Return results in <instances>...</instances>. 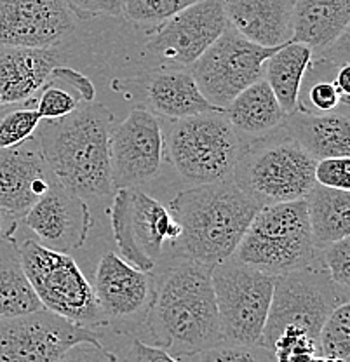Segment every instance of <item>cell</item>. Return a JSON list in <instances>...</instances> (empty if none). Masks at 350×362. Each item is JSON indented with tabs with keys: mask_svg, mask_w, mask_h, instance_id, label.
Returning a JSON list of instances; mask_svg holds the SVG:
<instances>
[{
	"mask_svg": "<svg viewBox=\"0 0 350 362\" xmlns=\"http://www.w3.org/2000/svg\"><path fill=\"white\" fill-rule=\"evenodd\" d=\"M138 339L180 359L221 341L211 267L178 255L153 277Z\"/></svg>",
	"mask_w": 350,
	"mask_h": 362,
	"instance_id": "1",
	"label": "cell"
},
{
	"mask_svg": "<svg viewBox=\"0 0 350 362\" xmlns=\"http://www.w3.org/2000/svg\"><path fill=\"white\" fill-rule=\"evenodd\" d=\"M114 113L101 103H81L69 115L44 120L35 141L58 183L88 201L114 197L110 134Z\"/></svg>",
	"mask_w": 350,
	"mask_h": 362,
	"instance_id": "2",
	"label": "cell"
},
{
	"mask_svg": "<svg viewBox=\"0 0 350 362\" xmlns=\"http://www.w3.org/2000/svg\"><path fill=\"white\" fill-rule=\"evenodd\" d=\"M168 209L182 226L180 255L213 269L232 258L262 206L225 180L180 192Z\"/></svg>",
	"mask_w": 350,
	"mask_h": 362,
	"instance_id": "3",
	"label": "cell"
},
{
	"mask_svg": "<svg viewBox=\"0 0 350 362\" xmlns=\"http://www.w3.org/2000/svg\"><path fill=\"white\" fill-rule=\"evenodd\" d=\"M315 162L279 129L247 143L233 169L232 181L262 207L303 201L315 187Z\"/></svg>",
	"mask_w": 350,
	"mask_h": 362,
	"instance_id": "4",
	"label": "cell"
},
{
	"mask_svg": "<svg viewBox=\"0 0 350 362\" xmlns=\"http://www.w3.org/2000/svg\"><path fill=\"white\" fill-rule=\"evenodd\" d=\"M165 158L194 185L232 180L247 143L235 133L223 110L171 120L164 129Z\"/></svg>",
	"mask_w": 350,
	"mask_h": 362,
	"instance_id": "5",
	"label": "cell"
},
{
	"mask_svg": "<svg viewBox=\"0 0 350 362\" xmlns=\"http://www.w3.org/2000/svg\"><path fill=\"white\" fill-rule=\"evenodd\" d=\"M303 201L263 206L255 214L232 258L279 277L317 263Z\"/></svg>",
	"mask_w": 350,
	"mask_h": 362,
	"instance_id": "6",
	"label": "cell"
},
{
	"mask_svg": "<svg viewBox=\"0 0 350 362\" xmlns=\"http://www.w3.org/2000/svg\"><path fill=\"white\" fill-rule=\"evenodd\" d=\"M18 249L26 279L44 310L91 331L107 326L93 284L70 255L52 251L32 239Z\"/></svg>",
	"mask_w": 350,
	"mask_h": 362,
	"instance_id": "7",
	"label": "cell"
},
{
	"mask_svg": "<svg viewBox=\"0 0 350 362\" xmlns=\"http://www.w3.org/2000/svg\"><path fill=\"white\" fill-rule=\"evenodd\" d=\"M211 279L221 339L262 343L276 277L228 258L211 269Z\"/></svg>",
	"mask_w": 350,
	"mask_h": 362,
	"instance_id": "8",
	"label": "cell"
},
{
	"mask_svg": "<svg viewBox=\"0 0 350 362\" xmlns=\"http://www.w3.org/2000/svg\"><path fill=\"white\" fill-rule=\"evenodd\" d=\"M345 301H349V291L331 281L322 263L279 275L274 284L262 345L270 349L277 334L288 326L300 327L317 341L327 315Z\"/></svg>",
	"mask_w": 350,
	"mask_h": 362,
	"instance_id": "9",
	"label": "cell"
},
{
	"mask_svg": "<svg viewBox=\"0 0 350 362\" xmlns=\"http://www.w3.org/2000/svg\"><path fill=\"white\" fill-rule=\"evenodd\" d=\"M279 47H262L227 26L190 66V74L208 103L225 110L237 94L262 81L265 62Z\"/></svg>",
	"mask_w": 350,
	"mask_h": 362,
	"instance_id": "10",
	"label": "cell"
},
{
	"mask_svg": "<svg viewBox=\"0 0 350 362\" xmlns=\"http://www.w3.org/2000/svg\"><path fill=\"white\" fill-rule=\"evenodd\" d=\"M227 26L221 0H201L157 26L145 45L146 66L190 68Z\"/></svg>",
	"mask_w": 350,
	"mask_h": 362,
	"instance_id": "11",
	"label": "cell"
},
{
	"mask_svg": "<svg viewBox=\"0 0 350 362\" xmlns=\"http://www.w3.org/2000/svg\"><path fill=\"white\" fill-rule=\"evenodd\" d=\"M165 157L164 127L145 107H138L110 134V169L114 190H134L159 176Z\"/></svg>",
	"mask_w": 350,
	"mask_h": 362,
	"instance_id": "12",
	"label": "cell"
},
{
	"mask_svg": "<svg viewBox=\"0 0 350 362\" xmlns=\"http://www.w3.org/2000/svg\"><path fill=\"white\" fill-rule=\"evenodd\" d=\"M81 341H100L91 329L49 310L0 319V362H58Z\"/></svg>",
	"mask_w": 350,
	"mask_h": 362,
	"instance_id": "13",
	"label": "cell"
},
{
	"mask_svg": "<svg viewBox=\"0 0 350 362\" xmlns=\"http://www.w3.org/2000/svg\"><path fill=\"white\" fill-rule=\"evenodd\" d=\"M94 294L107 326L138 333L153 296V275L115 252H105L94 272Z\"/></svg>",
	"mask_w": 350,
	"mask_h": 362,
	"instance_id": "14",
	"label": "cell"
},
{
	"mask_svg": "<svg viewBox=\"0 0 350 362\" xmlns=\"http://www.w3.org/2000/svg\"><path fill=\"white\" fill-rule=\"evenodd\" d=\"M20 221L35 233L37 243L66 255L84 246L93 226L88 202L56 180Z\"/></svg>",
	"mask_w": 350,
	"mask_h": 362,
	"instance_id": "15",
	"label": "cell"
},
{
	"mask_svg": "<svg viewBox=\"0 0 350 362\" xmlns=\"http://www.w3.org/2000/svg\"><path fill=\"white\" fill-rule=\"evenodd\" d=\"M75 30V16L63 0H0V44L58 47Z\"/></svg>",
	"mask_w": 350,
	"mask_h": 362,
	"instance_id": "16",
	"label": "cell"
},
{
	"mask_svg": "<svg viewBox=\"0 0 350 362\" xmlns=\"http://www.w3.org/2000/svg\"><path fill=\"white\" fill-rule=\"evenodd\" d=\"M54 180L35 138L14 148H0V209L18 220Z\"/></svg>",
	"mask_w": 350,
	"mask_h": 362,
	"instance_id": "17",
	"label": "cell"
},
{
	"mask_svg": "<svg viewBox=\"0 0 350 362\" xmlns=\"http://www.w3.org/2000/svg\"><path fill=\"white\" fill-rule=\"evenodd\" d=\"M65 52L58 47L30 49L0 44V107L25 103L63 65Z\"/></svg>",
	"mask_w": 350,
	"mask_h": 362,
	"instance_id": "18",
	"label": "cell"
},
{
	"mask_svg": "<svg viewBox=\"0 0 350 362\" xmlns=\"http://www.w3.org/2000/svg\"><path fill=\"white\" fill-rule=\"evenodd\" d=\"M146 110L169 120L216 112L195 84L190 68H153L141 78Z\"/></svg>",
	"mask_w": 350,
	"mask_h": 362,
	"instance_id": "19",
	"label": "cell"
},
{
	"mask_svg": "<svg viewBox=\"0 0 350 362\" xmlns=\"http://www.w3.org/2000/svg\"><path fill=\"white\" fill-rule=\"evenodd\" d=\"M231 28L262 47L293 40L295 0H221Z\"/></svg>",
	"mask_w": 350,
	"mask_h": 362,
	"instance_id": "20",
	"label": "cell"
},
{
	"mask_svg": "<svg viewBox=\"0 0 350 362\" xmlns=\"http://www.w3.org/2000/svg\"><path fill=\"white\" fill-rule=\"evenodd\" d=\"M350 0H295L293 4V40L305 44L312 52L337 47L347 37Z\"/></svg>",
	"mask_w": 350,
	"mask_h": 362,
	"instance_id": "21",
	"label": "cell"
},
{
	"mask_svg": "<svg viewBox=\"0 0 350 362\" xmlns=\"http://www.w3.org/2000/svg\"><path fill=\"white\" fill-rule=\"evenodd\" d=\"M347 112L349 108L322 115L296 112L286 115L281 129L315 160L349 157L350 122Z\"/></svg>",
	"mask_w": 350,
	"mask_h": 362,
	"instance_id": "22",
	"label": "cell"
},
{
	"mask_svg": "<svg viewBox=\"0 0 350 362\" xmlns=\"http://www.w3.org/2000/svg\"><path fill=\"white\" fill-rule=\"evenodd\" d=\"M223 113L246 143L277 133L286 119L279 101L263 78L237 94Z\"/></svg>",
	"mask_w": 350,
	"mask_h": 362,
	"instance_id": "23",
	"label": "cell"
},
{
	"mask_svg": "<svg viewBox=\"0 0 350 362\" xmlns=\"http://www.w3.org/2000/svg\"><path fill=\"white\" fill-rule=\"evenodd\" d=\"M129 218L136 244L153 262L163 256L164 244H176L182 235L171 211L140 188L129 190Z\"/></svg>",
	"mask_w": 350,
	"mask_h": 362,
	"instance_id": "24",
	"label": "cell"
},
{
	"mask_svg": "<svg viewBox=\"0 0 350 362\" xmlns=\"http://www.w3.org/2000/svg\"><path fill=\"white\" fill-rule=\"evenodd\" d=\"M312 58L314 52L308 45L289 40L265 62L263 81L272 89L286 115L300 112L303 77Z\"/></svg>",
	"mask_w": 350,
	"mask_h": 362,
	"instance_id": "25",
	"label": "cell"
},
{
	"mask_svg": "<svg viewBox=\"0 0 350 362\" xmlns=\"http://www.w3.org/2000/svg\"><path fill=\"white\" fill-rule=\"evenodd\" d=\"M305 206L317 251L350 235V192L315 185L305 197Z\"/></svg>",
	"mask_w": 350,
	"mask_h": 362,
	"instance_id": "26",
	"label": "cell"
},
{
	"mask_svg": "<svg viewBox=\"0 0 350 362\" xmlns=\"http://www.w3.org/2000/svg\"><path fill=\"white\" fill-rule=\"evenodd\" d=\"M42 310L21 265L16 237L0 239V319Z\"/></svg>",
	"mask_w": 350,
	"mask_h": 362,
	"instance_id": "27",
	"label": "cell"
},
{
	"mask_svg": "<svg viewBox=\"0 0 350 362\" xmlns=\"http://www.w3.org/2000/svg\"><path fill=\"white\" fill-rule=\"evenodd\" d=\"M112 199L114 201H112L110 209V223L112 230H114V239L117 249L120 252V258L126 259L133 267H136L138 270L152 274V270L156 269V262L150 259L141 251L133 235V228H131L129 190L127 188H119V190H115Z\"/></svg>",
	"mask_w": 350,
	"mask_h": 362,
	"instance_id": "28",
	"label": "cell"
},
{
	"mask_svg": "<svg viewBox=\"0 0 350 362\" xmlns=\"http://www.w3.org/2000/svg\"><path fill=\"white\" fill-rule=\"evenodd\" d=\"M39 112L30 98L25 103L0 107V148H14L32 139L39 129Z\"/></svg>",
	"mask_w": 350,
	"mask_h": 362,
	"instance_id": "29",
	"label": "cell"
},
{
	"mask_svg": "<svg viewBox=\"0 0 350 362\" xmlns=\"http://www.w3.org/2000/svg\"><path fill=\"white\" fill-rule=\"evenodd\" d=\"M317 356L350 362V303L338 305L322 324L317 338Z\"/></svg>",
	"mask_w": 350,
	"mask_h": 362,
	"instance_id": "30",
	"label": "cell"
},
{
	"mask_svg": "<svg viewBox=\"0 0 350 362\" xmlns=\"http://www.w3.org/2000/svg\"><path fill=\"white\" fill-rule=\"evenodd\" d=\"M182 362H277L274 354L262 343L247 345V343L218 341L209 349L197 354L180 357Z\"/></svg>",
	"mask_w": 350,
	"mask_h": 362,
	"instance_id": "31",
	"label": "cell"
},
{
	"mask_svg": "<svg viewBox=\"0 0 350 362\" xmlns=\"http://www.w3.org/2000/svg\"><path fill=\"white\" fill-rule=\"evenodd\" d=\"M201 0H124V16L134 25L157 28Z\"/></svg>",
	"mask_w": 350,
	"mask_h": 362,
	"instance_id": "32",
	"label": "cell"
},
{
	"mask_svg": "<svg viewBox=\"0 0 350 362\" xmlns=\"http://www.w3.org/2000/svg\"><path fill=\"white\" fill-rule=\"evenodd\" d=\"M32 101L42 120L62 119L82 103L77 93L65 89L56 78H49L47 84L32 98Z\"/></svg>",
	"mask_w": 350,
	"mask_h": 362,
	"instance_id": "33",
	"label": "cell"
},
{
	"mask_svg": "<svg viewBox=\"0 0 350 362\" xmlns=\"http://www.w3.org/2000/svg\"><path fill=\"white\" fill-rule=\"evenodd\" d=\"M269 350L277 362H310L317 356V341L300 327L288 326L277 334Z\"/></svg>",
	"mask_w": 350,
	"mask_h": 362,
	"instance_id": "34",
	"label": "cell"
},
{
	"mask_svg": "<svg viewBox=\"0 0 350 362\" xmlns=\"http://www.w3.org/2000/svg\"><path fill=\"white\" fill-rule=\"evenodd\" d=\"M345 107H349V105H345L342 101L333 81H326V78L314 82L308 88L307 96L300 98V112L303 113H317V115H322V113L337 112Z\"/></svg>",
	"mask_w": 350,
	"mask_h": 362,
	"instance_id": "35",
	"label": "cell"
},
{
	"mask_svg": "<svg viewBox=\"0 0 350 362\" xmlns=\"http://www.w3.org/2000/svg\"><path fill=\"white\" fill-rule=\"evenodd\" d=\"M321 263L334 284L347 289L350 286V239L338 240L321 249Z\"/></svg>",
	"mask_w": 350,
	"mask_h": 362,
	"instance_id": "36",
	"label": "cell"
},
{
	"mask_svg": "<svg viewBox=\"0 0 350 362\" xmlns=\"http://www.w3.org/2000/svg\"><path fill=\"white\" fill-rule=\"evenodd\" d=\"M350 158L349 157H331L321 158L315 162L314 180L315 185H321L334 190L350 192Z\"/></svg>",
	"mask_w": 350,
	"mask_h": 362,
	"instance_id": "37",
	"label": "cell"
},
{
	"mask_svg": "<svg viewBox=\"0 0 350 362\" xmlns=\"http://www.w3.org/2000/svg\"><path fill=\"white\" fill-rule=\"evenodd\" d=\"M78 18H120L124 16V0H63Z\"/></svg>",
	"mask_w": 350,
	"mask_h": 362,
	"instance_id": "38",
	"label": "cell"
},
{
	"mask_svg": "<svg viewBox=\"0 0 350 362\" xmlns=\"http://www.w3.org/2000/svg\"><path fill=\"white\" fill-rule=\"evenodd\" d=\"M51 78H56V81L62 82L63 86H69L74 93H77V96L81 98L82 103H91V101H94V96H96L94 84L78 70H74V68H69L65 65H59L54 68Z\"/></svg>",
	"mask_w": 350,
	"mask_h": 362,
	"instance_id": "39",
	"label": "cell"
},
{
	"mask_svg": "<svg viewBox=\"0 0 350 362\" xmlns=\"http://www.w3.org/2000/svg\"><path fill=\"white\" fill-rule=\"evenodd\" d=\"M117 362H182L165 350L159 349V346L148 345V343L141 341V339L134 338L126 346L122 356L117 357Z\"/></svg>",
	"mask_w": 350,
	"mask_h": 362,
	"instance_id": "40",
	"label": "cell"
},
{
	"mask_svg": "<svg viewBox=\"0 0 350 362\" xmlns=\"http://www.w3.org/2000/svg\"><path fill=\"white\" fill-rule=\"evenodd\" d=\"M58 362H117V356L100 341H81L66 350Z\"/></svg>",
	"mask_w": 350,
	"mask_h": 362,
	"instance_id": "41",
	"label": "cell"
},
{
	"mask_svg": "<svg viewBox=\"0 0 350 362\" xmlns=\"http://www.w3.org/2000/svg\"><path fill=\"white\" fill-rule=\"evenodd\" d=\"M333 84L337 88L338 94H340L342 101L345 105H349V96H350V65L349 63H342L337 68V74H334Z\"/></svg>",
	"mask_w": 350,
	"mask_h": 362,
	"instance_id": "42",
	"label": "cell"
},
{
	"mask_svg": "<svg viewBox=\"0 0 350 362\" xmlns=\"http://www.w3.org/2000/svg\"><path fill=\"white\" fill-rule=\"evenodd\" d=\"M18 226H20V220L13 214L6 213V211L0 209V239L4 237H11L16 233Z\"/></svg>",
	"mask_w": 350,
	"mask_h": 362,
	"instance_id": "43",
	"label": "cell"
},
{
	"mask_svg": "<svg viewBox=\"0 0 350 362\" xmlns=\"http://www.w3.org/2000/svg\"><path fill=\"white\" fill-rule=\"evenodd\" d=\"M310 362H344V361H338V359H331V357H322V356H315L314 359Z\"/></svg>",
	"mask_w": 350,
	"mask_h": 362,
	"instance_id": "44",
	"label": "cell"
}]
</instances>
